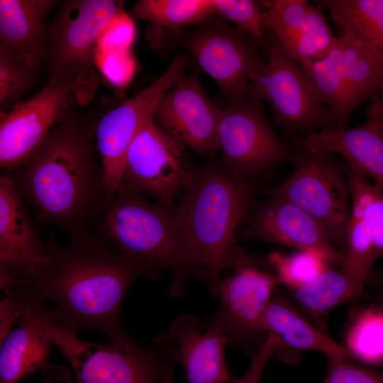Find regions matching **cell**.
<instances>
[{
  "label": "cell",
  "instance_id": "obj_1",
  "mask_svg": "<svg viewBox=\"0 0 383 383\" xmlns=\"http://www.w3.org/2000/svg\"><path fill=\"white\" fill-rule=\"evenodd\" d=\"M146 271L99 237L71 236L65 248L50 243L46 262L29 272L1 280V289L52 327L76 334L96 330L109 342L130 337L121 326L124 298Z\"/></svg>",
  "mask_w": 383,
  "mask_h": 383
},
{
  "label": "cell",
  "instance_id": "obj_2",
  "mask_svg": "<svg viewBox=\"0 0 383 383\" xmlns=\"http://www.w3.org/2000/svg\"><path fill=\"white\" fill-rule=\"evenodd\" d=\"M96 126L65 118L26 163L6 172L39 218L70 236L86 232L105 201Z\"/></svg>",
  "mask_w": 383,
  "mask_h": 383
},
{
  "label": "cell",
  "instance_id": "obj_3",
  "mask_svg": "<svg viewBox=\"0 0 383 383\" xmlns=\"http://www.w3.org/2000/svg\"><path fill=\"white\" fill-rule=\"evenodd\" d=\"M183 191L173 210L176 225L216 296L223 271L247 252L238 245L237 235L256 199L255 189L250 181L235 177L215 162L190 170Z\"/></svg>",
  "mask_w": 383,
  "mask_h": 383
},
{
  "label": "cell",
  "instance_id": "obj_4",
  "mask_svg": "<svg viewBox=\"0 0 383 383\" xmlns=\"http://www.w3.org/2000/svg\"><path fill=\"white\" fill-rule=\"evenodd\" d=\"M96 217L98 237L143 267L148 277H156L162 270L170 272L172 297L184 294L189 278L207 282L206 273L194 263L184 245L173 210L120 187Z\"/></svg>",
  "mask_w": 383,
  "mask_h": 383
},
{
  "label": "cell",
  "instance_id": "obj_5",
  "mask_svg": "<svg viewBox=\"0 0 383 383\" xmlns=\"http://www.w3.org/2000/svg\"><path fill=\"white\" fill-rule=\"evenodd\" d=\"M51 334L72 367V383H172L179 362L177 346L167 333L156 336L147 348L131 338L101 345L53 327Z\"/></svg>",
  "mask_w": 383,
  "mask_h": 383
},
{
  "label": "cell",
  "instance_id": "obj_6",
  "mask_svg": "<svg viewBox=\"0 0 383 383\" xmlns=\"http://www.w3.org/2000/svg\"><path fill=\"white\" fill-rule=\"evenodd\" d=\"M290 160L293 174L277 187L262 192L295 204L316 220L331 243L345 255L350 218L349 189L346 175L333 153L313 151L301 139Z\"/></svg>",
  "mask_w": 383,
  "mask_h": 383
},
{
  "label": "cell",
  "instance_id": "obj_7",
  "mask_svg": "<svg viewBox=\"0 0 383 383\" xmlns=\"http://www.w3.org/2000/svg\"><path fill=\"white\" fill-rule=\"evenodd\" d=\"M232 268L221 282L211 319L223 330L228 346L253 357L268 336L265 314L280 283L267 258L248 253Z\"/></svg>",
  "mask_w": 383,
  "mask_h": 383
},
{
  "label": "cell",
  "instance_id": "obj_8",
  "mask_svg": "<svg viewBox=\"0 0 383 383\" xmlns=\"http://www.w3.org/2000/svg\"><path fill=\"white\" fill-rule=\"evenodd\" d=\"M94 72L61 83L48 82L38 93L1 112L0 165L13 172L38 150L50 132L65 118L76 98L94 93Z\"/></svg>",
  "mask_w": 383,
  "mask_h": 383
},
{
  "label": "cell",
  "instance_id": "obj_9",
  "mask_svg": "<svg viewBox=\"0 0 383 383\" xmlns=\"http://www.w3.org/2000/svg\"><path fill=\"white\" fill-rule=\"evenodd\" d=\"M248 94L266 100L274 123L304 138L317 129L337 128L335 114L316 96L299 63L274 42L270 60L250 78Z\"/></svg>",
  "mask_w": 383,
  "mask_h": 383
},
{
  "label": "cell",
  "instance_id": "obj_10",
  "mask_svg": "<svg viewBox=\"0 0 383 383\" xmlns=\"http://www.w3.org/2000/svg\"><path fill=\"white\" fill-rule=\"evenodd\" d=\"M123 3L114 0H71L45 24L43 62L48 82L61 83L92 73L98 38Z\"/></svg>",
  "mask_w": 383,
  "mask_h": 383
},
{
  "label": "cell",
  "instance_id": "obj_11",
  "mask_svg": "<svg viewBox=\"0 0 383 383\" xmlns=\"http://www.w3.org/2000/svg\"><path fill=\"white\" fill-rule=\"evenodd\" d=\"M261 100L248 94L220 110L218 140L220 165L231 175L250 181L290 159L294 148L282 140L267 121Z\"/></svg>",
  "mask_w": 383,
  "mask_h": 383
},
{
  "label": "cell",
  "instance_id": "obj_12",
  "mask_svg": "<svg viewBox=\"0 0 383 383\" xmlns=\"http://www.w3.org/2000/svg\"><path fill=\"white\" fill-rule=\"evenodd\" d=\"M189 58H174L167 70L149 87L106 113L96 126V145L103 172L105 200L121 186L127 150L138 133L155 118L164 95L184 75Z\"/></svg>",
  "mask_w": 383,
  "mask_h": 383
},
{
  "label": "cell",
  "instance_id": "obj_13",
  "mask_svg": "<svg viewBox=\"0 0 383 383\" xmlns=\"http://www.w3.org/2000/svg\"><path fill=\"white\" fill-rule=\"evenodd\" d=\"M173 30L177 43L193 55L231 101L246 97L252 75L265 63L245 31L218 21H207L192 32Z\"/></svg>",
  "mask_w": 383,
  "mask_h": 383
},
{
  "label": "cell",
  "instance_id": "obj_14",
  "mask_svg": "<svg viewBox=\"0 0 383 383\" xmlns=\"http://www.w3.org/2000/svg\"><path fill=\"white\" fill-rule=\"evenodd\" d=\"M182 148L154 120L149 122L127 150L120 187L149 195L159 205L174 210L177 196L184 190L190 174L183 163Z\"/></svg>",
  "mask_w": 383,
  "mask_h": 383
},
{
  "label": "cell",
  "instance_id": "obj_15",
  "mask_svg": "<svg viewBox=\"0 0 383 383\" xmlns=\"http://www.w3.org/2000/svg\"><path fill=\"white\" fill-rule=\"evenodd\" d=\"M252 204L243 231V238L314 253L343 272L347 257L329 240L320 223L304 210L285 199L268 196Z\"/></svg>",
  "mask_w": 383,
  "mask_h": 383
},
{
  "label": "cell",
  "instance_id": "obj_16",
  "mask_svg": "<svg viewBox=\"0 0 383 383\" xmlns=\"http://www.w3.org/2000/svg\"><path fill=\"white\" fill-rule=\"evenodd\" d=\"M218 110L204 92L198 71L182 77L161 99L154 121L167 135L200 157L218 150Z\"/></svg>",
  "mask_w": 383,
  "mask_h": 383
},
{
  "label": "cell",
  "instance_id": "obj_17",
  "mask_svg": "<svg viewBox=\"0 0 383 383\" xmlns=\"http://www.w3.org/2000/svg\"><path fill=\"white\" fill-rule=\"evenodd\" d=\"M370 98L367 119L362 124L319 130L301 141L309 150L341 155L350 166L383 189V97L375 91Z\"/></svg>",
  "mask_w": 383,
  "mask_h": 383
},
{
  "label": "cell",
  "instance_id": "obj_18",
  "mask_svg": "<svg viewBox=\"0 0 383 383\" xmlns=\"http://www.w3.org/2000/svg\"><path fill=\"white\" fill-rule=\"evenodd\" d=\"M11 177H0V279L22 276L47 261L43 242Z\"/></svg>",
  "mask_w": 383,
  "mask_h": 383
},
{
  "label": "cell",
  "instance_id": "obj_19",
  "mask_svg": "<svg viewBox=\"0 0 383 383\" xmlns=\"http://www.w3.org/2000/svg\"><path fill=\"white\" fill-rule=\"evenodd\" d=\"M167 334L175 342L179 360L186 370L189 383H233L225 358L226 338L211 319L184 314L176 318Z\"/></svg>",
  "mask_w": 383,
  "mask_h": 383
},
{
  "label": "cell",
  "instance_id": "obj_20",
  "mask_svg": "<svg viewBox=\"0 0 383 383\" xmlns=\"http://www.w3.org/2000/svg\"><path fill=\"white\" fill-rule=\"evenodd\" d=\"M55 0H0V46L38 70L43 62L45 19Z\"/></svg>",
  "mask_w": 383,
  "mask_h": 383
},
{
  "label": "cell",
  "instance_id": "obj_21",
  "mask_svg": "<svg viewBox=\"0 0 383 383\" xmlns=\"http://www.w3.org/2000/svg\"><path fill=\"white\" fill-rule=\"evenodd\" d=\"M268 334L277 340L274 356L287 362L289 351L313 350L331 355L348 356L343 345L306 318L281 291L273 294L265 314Z\"/></svg>",
  "mask_w": 383,
  "mask_h": 383
},
{
  "label": "cell",
  "instance_id": "obj_22",
  "mask_svg": "<svg viewBox=\"0 0 383 383\" xmlns=\"http://www.w3.org/2000/svg\"><path fill=\"white\" fill-rule=\"evenodd\" d=\"M22 307L19 326L0 341V383H18L48 366L53 344L51 326Z\"/></svg>",
  "mask_w": 383,
  "mask_h": 383
},
{
  "label": "cell",
  "instance_id": "obj_23",
  "mask_svg": "<svg viewBox=\"0 0 383 383\" xmlns=\"http://www.w3.org/2000/svg\"><path fill=\"white\" fill-rule=\"evenodd\" d=\"M313 5L305 0H273L262 14V27L299 64L315 60L309 15Z\"/></svg>",
  "mask_w": 383,
  "mask_h": 383
},
{
  "label": "cell",
  "instance_id": "obj_24",
  "mask_svg": "<svg viewBox=\"0 0 383 383\" xmlns=\"http://www.w3.org/2000/svg\"><path fill=\"white\" fill-rule=\"evenodd\" d=\"M338 37L344 77L353 109L375 91L383 90V48Z\"/></svg>",
  "mask_w": 383,
  "mask_h": 383
},
{
  "label": "cell",
  "instance_id": "obj_25",
  "mask_svg": "<svg viewBox=\"0 0 383 383\" xmlns=\"http://www.w3.org/2000/svg\"><path fill=\"white\" fill-rule=\"evenodd\" d=\"M291 292L313 324L324 332V316L337 306L363 297L365 289L357 286L343 270L329 267L311 282Z\"/></svg>",
  "mask_w": 383,
  "mask_h": 383
},
{
  "label": "cell",
  "instance_id": "obj_26",
  "mask_svg": "<svg viewBox=\"0 0 383 383\" xmlns=\"http://www.w3.org/2000/svg\"><path fill=\"white\" fill-rule=\"evenodd\" d=\"M299 65L318 100L337 116L338 128L346 127L354 109L343 72L338 43L323 57Z\"/></svg>",
  "mask_w": 383,
  "mask_h": 383
},
{
  "label": "cell",
  "instance_id": "obj_27",
  "mask_svg": "<svg viewBox=\"0 0 383 383\" xmlns=\"http://www.w3.org/2000/svg\"><path fill=\"white\" fill-rule=\"evenodd\" d=\"M333 22L350 39L383 48V0H320Z\"/></svg>",
  "mask_w": 383,
  "mask_h": 383
},
{
  "label": "cell",
  "instance_id": "obj_28",
  "mask_svg": "<svg viewBox=\"0 0 383 383\" xmlns=\"http://www.w3.org/2000/svg\"><path fill=\"white\" fill-rule=\"evenodd\" d=\"M131 13L135 19L172 29L201 25L215 14L211 0H140Z\"/></svg>",
  "mask_w": 383,
  "mask_h": 383
},
{
  "label": "cell",
  "instance_id": "obj_29",
  "mask_svg": "<svg viewBox=\"0 0 383 383\" xmlns=\"http://www.w3.org/2000/svg\"><path fill=\"white\" fill-rule=\"evenodd\" d=\"M348 357L367 363L383 361V306H372L350 315L345 346Z\"/></svg>",
  "mask_w": 383,
  "mask_h": 383
},
{
  "label": "cell",
  "instance_id": "obj_30",
  "mask_svg": "<svg viewBox=\"0 0 383 383\" xmlns=\"http://www.w3.org/2000/svg\"><path fill=\"white\" fill-rule=\"evenodd\" d=\"M346 173L352 202L350 219L367 223L380 257L383 255V189L350 166Z\"/></svg>",
  "mask_w": 383,
  "mask_h": 383
},
{
  "label": "cell",
  "instance_id": "obj_31",
  "mask_svg": "<svg viewBox=\"0 0 383 383\" xmlns=\"http://www.w3.org/2000/svg\"><path fill=\"white\" fill-rule=\"evenodd\" d=\"M267 258L280 284L290 292L311 282L330 267L323 257L306 251L289 255L273 251Z\"/></svg>",
  "mask_w": 383,
  "mask_h": 383
},
{
  "label": "cell",
  "instance_id": "obj_32",
  "mask_svg": "<svg viewBox=\"0 0 383 383\" xmlns=\"http://www.w3.org/2000/svg\"><path fill=\"white\" fill-rule=\"evenodd\" d=\"M347 267L344 272L365 290L371 269L379 257L370 229L363 220L350 219L347 231Z\"/></svg>",
  "mask_w": 383,
  "mask_h": 383
},
{
  "label": "cell",
  "instance_id": "obj_33",
  "mask_svg": "<svg viewBox=\"0 0 383 383\" xmlns=\"http://www.w3.org/2000/svg\"><path fill=\"white\" fill-rule=\"evenodd\" d=\"M36 70L0 46V109L5 112L15 105L33 85Z\"/></svg>",
  "mask_w": 383,
  "mask_h": 383
},
{
  "label": "cell",
  "instance_id": "obj_34",
  "mask_svg": "<svg viewBox=\"0 0 383 383\" xmlns=\"http://www.w3.org/2000/svg\"><path fill=\"white\" fill-rule=\"evenodd\" d=\"M215 14L234 23L237 28L261 38L263 11L259 3L252 0H211Z\"/></svg>",
  "mask_w": 383,
  "mask_h": 383
},
{
  "label": "cell",
  "instance_id": "obj_35",
  "mask_svg": "<svg viewBox=\"0 0 383 383\" xmlns=\"http://www.w3.org/2000/svg\"><path fill=\"white\" fill-rule=\"evenodd\" d=\"M94 64L114 87L124 89L135 72V60L131 50L102 52L96 50Z\"/></svg>",
  "mask_w": 383,
  "mask_h": 383
},
{
  "label": "cell",
  "instance_id": "obj_36",
  "mask_svg": "<svg viewBox=\"0 0 383 383\" xmlns=\"http://www.w3.org/2000/svg\"><path fill=\"white\" fill-rule=\"evenodd\" d=\"M135 37L133 18L122 9L109 21L100 33L96 50L102 52L131 50Z\"/></svg>",
  "mask_w": 383,
  "mask_h": 383
},
{
  "label": "cell",
  "instance_id": "obj_37",
  "mask_svg": "<svg viewBox=\"0 0 383 383\" xmlns=\"http://www.w3.org/2000/svg\"><path fill=\"white\" fill-rule=\"evenodd\" d=\"M326 380L328 383H383V372L365 367L343 355H331Z\"/></svg>",
  "mask_w": 383,
  "mask_h": 383
},
{
  "label": "cell",
  "instance_id": "obj_38",
  "mask_svg": "<svg viewBox=\"0 0 383 383\" xmlns=\"http://www.w3.org/2000/svg\"><path fill=\"white\" fill-rule=\"evenodd\" d=\"M23 314L21 304L14 299L6 296L0 302V341L13 329V325L19 322Z\"/></svg>",
  "mask_w": 383,
  "mask_h": 383
},
{
  "label": "cell",
  "instance_id": "obj_39",
  "mask_svg": "<svg viewBox=\"0 0 383 383\" xmlns=\"http://www.w3.org/2000/svg\"><path fill=\"white\" fill-rule=\"evenodd\" d=\"M270 354L265 350H260L253 357L251 365L244 377L233 383H259L262 371L269 360Z\"/></svg>",
  "mask_w": 383,
  "mask_h": 383
},
{
  "label": "cell",
  "instance_id": "obj_40",
  "mask_svg": "<svg viewBox=\"0 0 383 383\" xmlns=\"http://www.w3.org/2000/svg\"><path fill=\"white\" fill-rule=\"evenodd\" d=\"M377 288L379 304L383 306V274L379 275L377 279Z\"/></svg>",
  "mask_w": 383,
  "mask_h": 383
},
{
  "label": "cell",
  "instance_id": "obj_41",
  "mask_svg": "<svg viewBox=\"0 0 383 383\" xmlns=\"http://www.w3.org/2000/svg\"><path fill=\"white\" fill-rule=\"evenodd\" d=\"M379 92H380L381 96L383 97V90L382 91H379Z\"/></svg>",
  "mask_w": 383,
  "mask_h": 383
},
{
  "label": "cell",
  "instance_id": "obj_42",
  "mask_svg": "<svg viewBox=\"0 0 383 383\" xmlns=\"http://www.w3.org/2000/svg\"><path fill=\"white\" fill-rule=\"evenodd\" d=\"M323 383H328V382L325 379Z\"/></svg>",
  "mask_w": 383,
  "mask_h": 383
},
{
  "label": "cell",
  "instance_id": "obj_43",
  "mask_svg": "<svg viewBox=\"0 0 383 383\" xmlns=\"http://www.w3.org/2000/svg\"><path fill=\"white\" fill-rule=\"evenodd\" d=\"M48 383H50V382H48Z\"/></svg>",
  "mask_w": 383,
  "mask_h": 383
}]
</instances>
